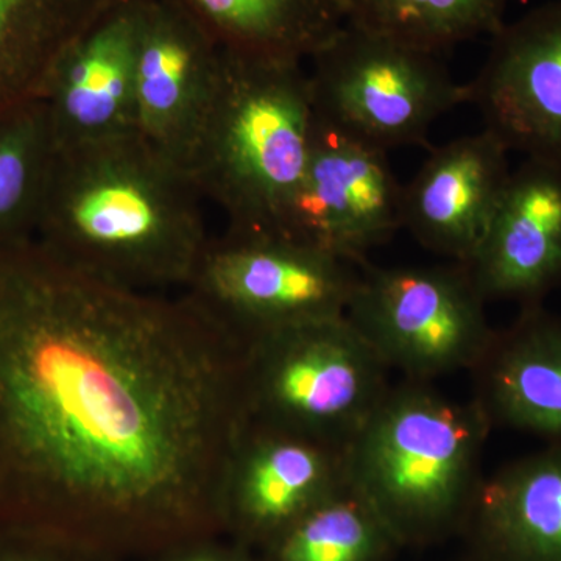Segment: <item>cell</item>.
Returning a JSON list of instances; mask_svg holds the SVG:
<instances>
[{
	"mask_svg": "<svg viewBox=\"0 0 561 561\" xmlns=\"http://www.w3.org/2000/svg\"><path fill=\"white\" fill-rule=\"evenodd\" d=\"M247 423L245 345L190 295L0 243V518L110 546L205 534Z\"/></svg>",
	"mask_w": 561,
	"mask_h": 561,
	"instance_id": "obj_1",
	"label": "cell"
},
{
	"mask_svg": "<svg viewBox=\"0 0 561 561\" xmlns=\"http://www.w3.org/2000/svg\"><path fill=\"white\" fill-rule=\"evenodd\" d=\"M190 172L138 133L55 151L35 238L84 273L186 289L209 241Z\"/></svg>",
	"mask_w": 561,
	"mask_h": 561,
	"instance_id": "obj_2",
	"label": "cell"
},
{
	"mask_svg": "<svg viewBox=\"0 0 561 561\" xmlns=\"http://www.w3.org/2000/svg\"><path fill=\"white\" fill-rule=\"evenodd\" d=\"M313 114L300 61L221 49L219 80L190 173L228 227L276 232L311 150Z\"/></svg>",
	"mask_w": 561,
	"mask_h": 561,
	"instance_id": "obj_3",
	"label": "cell"
},
{
	"mask_svg": "<svg viewBox=\"0 0 561 561\" xmlns=\"http://www.w3.org/2000/svg\"><path fill=\"white\" fill-rule=\"evenodd\" d=\"M491 430L472 398L402 379L346 446V479L393 538L427 537L471 512Z\"/></svg>",
	"mask_w": 561,
	"mask_h": 561,
	"instance_id": "obj_4",
	"label": "cell"
},
{
	"mask_svg": "<svg viewBox=\"0 0 561 561\" xmlns=\"http://www.w3.org/2000/svg\"><path fill=\"white\" fill-rule=\"evenodd\" d=\"M390 373L345 316L273 332L245 345L249 420L346 449Z\"/></svg>",
	"mask_w": 561,
	"mask_h": 561,
	"instance_id": "obj_5",
	"label": "cell"
},
{
	"mask_svg": "<svg viewBox=\"0 0 561 561\" xmlns=\"http://www.w3.org/2000/svg\"><path fill=\"white\" fill-rule=\"evenodd\" d=\"M362 265L276 234L227 228L209 238L186 291L247 345L308 323L345 316Z\"/></svg>",
	"mask_w": 561,
	"mask_h": 561,
	"instance_id": "obj_6",
	"label": "cell"
},
{
	"mask_svg": "<svg viewBox=\"0 0 561 561\" xmlns=\"http://www.w3.org/2000/svg\"><path fill=\"white\" fill-rule=\"evenodd\" d=\"M437 55L345 22L309 58L313 113L386 153L423 144L438 117L468 102Z\"/></svg>",
	"mask_w": 561,
	"mask_h": 561,
	"instance_id": "obj_7",
	"label": "cell"
},
{
	"mask_svg": "<svg viewBox=\"0 0 561 561\" xmlns=\"http://www.w3.org/2000/svg\"><path fill=\"white\" fill-rule=\"evenodd\" d=\"M345 317L390 371L416 382L471 371L496 331L486 301L459 262L364 264Z\"/></svg>",
	"mask_w": 561,
	"mask_h": 561,
	"instance_id": "obj_8",
	"label": "cell"
},
{
	"mask_svg": "<svg viewBox=\"0 0 561 561\" xmlns=\"http://www.w3.org/2000/svg\"><path fill=\"white\" fill-rule=\"evenodd\" d=\"M402 194L386 151L316 116L308 161L278 234L364 265L368 251L401 230Z\"/></svg>",
	"mask_w": 561,
	"mask_h": 561,
	"instance_id": "obj_9",
	"label": "cell"
},
{
	"mask_svg": "<svg viewBox=\"0 0 561 561\" xmlns=\"http://www.w3.org/2000/svg\"><path fill=\"white\" fill-rule=\"evenodd\" d=\"M220 61L219 44L176 0H140L136 131L187 172L216 92Z\"/></svg>",
	"mask_w": 561,
	"mask_h": 561,
	"instance_id": "obj_10",
	"label": "cell"
},
{
	"mask_svg": "<svg viewBox=\"0 0 561 561\" xmlns=\"http://www.w3.org/2000/svg\"><path fill=\"white\" fill-rule=\"evenodd\" d=\"M467 87L483 130L526 160L561 168V0L502 25Z\"/></svg>",
	"mask_w": 561,
	"mask_h": 561,
	"instance_id": "obj_11",
	"label": "cell"
},
{
	"mask_svg": "<svg viewBox=\"0 0 561 561\" xmlns=\"http://www.w3.org/2000/svg\"><path fill=\"white\" fill-rule=\"evenodd\" d=\"M140 0H122L55 61L39 101L55 151L136 131L135 46Z\"/></svg>",
	"mask_w": 561,
	"mask_h": 561,
	"instance_id": "obj_12",
	"label": "cell"
},
{
	"mask_svg": "<svg viewBox=\"0 0 561 561\" xmlns=\"http://www.w3.org/2000/svg\"><path fill=\"white\" fill-rule=\"evenodd\" d=\"M346 483L345 448L249 420L228 465L224 522L273 541Z\"/></svg>",
	"mask_w": 561,
	"mask_h": 561,
	"instance_id": "obj_13",
	"label": "cell"
},
{
	"mask_svg": "<svg viewBox=\"0 0 561 561\" xmlns=\"http://www.w3.org/2000/svg\"><path fill=\"white\" fill-rule=\"evenodd\" d=\"M461 265L486 302L541 305L561 284V168L526 160L511 172L481 242Z\"/></svg>",
	"mask_w": 561,
	"mask_h": 561,
	"instance_id": "obj_14",
	"label": "cell"
},
{
	"mask_svg": "<svg viewBox=\"0 0 561 561\" xmlns=\"http://www.w3.org/2000/svg\"><path fill=\"white\" fill-rule=\"evenodd\" d=\"M508 150L491 133L438 147L402 194V228L432 253L465 262L489 227L508 176Z\"/></svg>",
	"mask_w": 561,
	"mask_h": 561,
	"instance_id": "obj_15",
	"label": "cell"
},
{
	"mask_svg": "<svg viewBox=\"0 0 561 561\" xmlns=\"http://www.w3.org/2000/svg\"><path fill=\"white\" fill-rule=\"evenodd\" d=\"M491 427L561 443V317L526 306L470 371Z\"/></svg>",
	"mask_w": 561,
	"mask_h": 561,
	"instance_id": "obj_16",
	"label": "cell"
},
{
	"mask_svg": "<svg viewBox=\"0 0 561 561\" xmlns=\"http://www.w3.org/2000/svg\"><path fill=\"white\" fill-rule=\"evenodd\" d=\"M471 512L505 561H561V443L483 478Z\"/></svg>",
	"mask_w": 561,
	"mask_h": 561,
	"instance_id": "obj_17",
	"label": "cell"
},
{
	"mask_svg": "<svg viewBox=\"0 0 561 561\" xmlns=\"http://www.w3.org/2000/svg\"><path fill=\"white\" fill-rule=\"evenodd\" d=\"M221 49L300 61L345 25L341 0H176Z\"/></svg>",
	"mask_w": 561,
	"mask_h": 561,
	"instance_id": "obj_18",
	"label": "cell"
},
{
	"mask_svg": "<svg viewBox=\"0 0 561 561\" xmlns=\"http://www.w3.org/2000/svg\"><path fill=\"white\" fill-rule=\"evenodd\" d=\"M122 0H0V117L39 101L55 61Z\"/></svg>",
	"mask_w": 561,
	"mask_h": 561,
	"instance_id": "obj_19",
	"label": "cell"
},
{
	"mask_svg": "<svg viewBox=\"0 0 561 561\" xmlns=\"http://www.w3.org/2000/svg\"><path fill=\"white\" fill-rule=\"evenodd\" d=\"M348 24L438 51L491 35L504 25L508 0H341Z\"/></svg>",
	"mask_w": 561,
	"mask_h": 561,
	"instance_id": "obj_20",
	"label": "cell"
},
{
	"mask_svg": "<svg viewBox=\"0 0 561 561\" xmlns=\"http://www.w3.org/2000/svg\"><path fill=\"white\" fill-rule=\"evenodd\" d=\"M54 158L43 102L0 117V243L35 236Z\"/></svg>",
	"mask_w": 561,
	"mask_h": 561,
	"instance_id": "obj_21",
	"label": "cell"
},
{
	"mask_svg": "<svg viewBox=\"0 0 561 561\" xmlns=\"http://www.w3.org/2000/svg\"><path fill=\"white\" fill-rule=\"evenodd\" d=\"M393 535L346 483L273 540L275 561H378Z\"/></svg>",
	"mask_w": 561,
	"mask_h": 561,
	"instance_id": "obj_22",
	"label": "cell"
},
{
	"mask_svg": "<svg viewBox=\"0 0 561 561\" xmlns=\"http://www.w3.org/2000/svg\"><path fill=\"white\" fill-rule=\"evenodd\" d=\"M32 548L13 549V551H0V561H66L58 557L47 556L38 551H31Z\"/></svg>",
	"mask_w": 561,
	"mask_h": 561,
	"instance_id": "obj_23",
	"label": "cell"
},
{
	"mask_svg": "<svg viewBox=\"0 0 561 561\" xmlns=\"http://www.w3.org/2000/svg\"><path fill=\"white\" fill-rule=\"evenodd\" d=\"M165 561H239L238 559H231L228 556H221V553L205 551V549H197V551L180 553V556L171 557Z\"/></svg>",
	"mask_w": 561,
	"mask_h": 561,
	"instance_id": "obj_24",
	"label": "cell"
}]
</instances>
